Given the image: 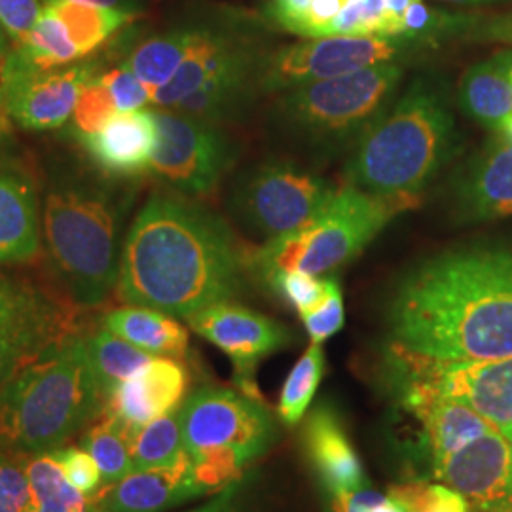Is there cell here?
Segmentation results:
<instances>
[{
	"instance_id": "cell-45",
	"label": "cell",
	"mask_w": 512,
	"mask_h": 512,
	"mask_svg": "<svg viewBox=\"0 0 512 512\" xmlns=\"http://www.w3.org/2000/svg\"><path fill=\"white\" fill-rule=\"evenodd\" d=\"M465 38L476 42H497L512 48V14L497 16L490 19H476L475 23L465 31Z\"/></svg>"
},
{
	"instance_id": "cell-47",
	"label": "cell",
	"mask_w": 512,
	"mask_h": 512,
	"mask_svg": "<svg viewBox=\"0 0 512 512\" xmlns=\"http://www.w3.org/2000/svg\"><path fill=\"white\" fill-rule=\"evenodd\" d=\"M84 2H93V4L110 6V8H120V10H129V12H135V8H137V0H84Z\"/></svg>"
},
{
	"instance_id": "cell-38",
	"label": "cell",
	"mask_w": 512,
	"mask_h": 512,
	"mask_svg": "<svg viewBox=\"0 0 512 512\" xmlns=\"http://www.w3.org/2000/svg\"><path fill=\"white\" fill-rule=\"evenodd\" d=\"M0 512H35L23 459L0 452Z\"/></svg>"
},
{
	"instance_id": "cell-18",
	"label": "cell",
	"mask_w": 512,
	"mask_h": 512,
	"mask_svg": "<svg viewBox=\"0 0 512 512\" xmlns=\"http://www.w3.org/2000/svg\"><path fill=\"white\" fill-rule=\"evenodd\" d=\"M435 476L480 512H512V450L503 431L440 459Z\"/></svg>"
},
{
	"instance_id": "cell-32",
	"label": "cell",
	"mask_w": 512,
	"mask_h": 512,
	"mask_svg": "<svg viewBox=\"0 0 512 512\" xmlns=\"http://www.w3.org/2000/svg\"><path fill=\"white\" fill-rule=\"evenodd\" d=\"M16 50L27 63L42 71L67 67L82 59L65 23L46 6L33 31L16 42Z\"/></svg>"
},
{
	"instance_id": "cell-1",
	"label": "cell",
	"mask_w": 512,
	"mask_h": 512,
	"mask_svg": "<svg viewBox=\"0 0 512 512\" xmlns=\"http://www.w3.org/2000/svg\"><path fill=\"white\" fill-rule=\"evenodd\" d=\"M391 351L439 363L512 357V247L482 243L429 256L387 308Z\"/></svg>"
},
{
	"instance_id": "cell-5",
	"label": "cell",
	"mask_w": 512,
	"mask_h": 512,
	"mask_svg": "<svg viewBox=\"0 0 512 512\" xmlns=\"http://www.w3.org/2000/svg\"><path fill=\"white\" fill-rule=\"evenodd\" d=\"M120 203L105 186L63 181L48 190L42 236L55 272L76 306L105 302L120 275Z\"/></svg>"
},
{
	"instance_id": "cell-25",
	"label": "cell",
	"mask_w": 512,
	"mask_h": 512,
	"mask_svg": "<svg viewBox=\"0 0 512 512\" xmlns=\"http://www.w3.org/2000/svg\"><path fill=\"white\" fill-rule=\"evenodd\" d=\"M512 48L478 61L459 80L461 110L484 128L499 131L512 116Z\"/></svg>"
},
{
	"instance_id": "cell-53",
	"label": "cell",
	"mask_w": 512,
	"mask_h": 512,
	"mask_svg": "<svg viewBox=\"0 0 512 512\" xmlns=\"http://www.w3.org/2000/svg\"><path fill=\"white\" fill-rule=\"evenodd\" d=\"M511 76H512V69H511Z\"/></svg>"
},
{
	"instance_id": "cell-29",
	"label": "cell",
	"mask_w": 512,
	"mask_h": 512,
	"mask_svg": "<svg viewBox=\"0 0 512 512\" xmlns=\"http://www.w3.org/2000/svg\"><path fill=\"white\" fill-rule=\"evenodd\" d=\"M21 459L35 512H103L99 497L76 490L50 454Z\"/></svg>"
},
{
	"instance_id": "cell-44",
	"label": "cell",
	"mask_w": 512,
	"mask_h": 512,
	"mask_svg": "<svg viewBox=\"0 0 512 512\" xmlns=\"http://www.w3.org/2000/svg\"><path fill=\"white\" fill-rule=\"evenodd\" d=\"M310 6L311 0H270L266 6V18L277 29L300 38Z\"/></svg>"
},
{
	"instance_id": "cell-51",
	"label": "cell",
	"mask_w": 512,
	"mask_h": 512,
	"mask_svg": "<svg viewBox=\"0 0 512 512\" xmlns=\"http://www.w3.org/2000/svg\"><path fill=\"white\" fill-rule=\"evenodd\" d=\"M505 437H507V439H509V442H511V450H512V427H511V429H507V431H505Z\"/></svg>"
},
{
	"instance_id": "cell-40",
	"label": "cell",
	"mask_w": 512,
	"mask_h": 512,
	"mask_svg": "<svg viewBox=\"0 0 512 512\" xmlns=\"http://www.w3.org/2000/svg\"><path fill=\"white\" fill-rule=\"evenodd\" d=\"M300 319L308 330L311 342H315V344H323L336 332H340L344 327V321H346L344 294L340 289V283L334 279L327 300L317 310L311 311Z\"/></svg>"
},
{
	"instance_id": "cell-41",
	"label": "cell",
	"mask_w": 512,
	"mask_h": 512,
	"mask_svg": "<svg viewBox=\"0 0 512 512\" xmlns=\"http://www.w3.org/2000/svg\"><path fill=\"white\" fill-rule=\"evenodd\" d=\"M99 76L109 86L116 109H145L147 103H152V90L131 73L128 67L122 65V67H116L109 73L99 74Z\"/></svg>"
},
{
	"instance_id": "cell-46",
	"label": "cell",
	"mask_w": 512,
	"mask_h": 512,
	"mask_svg": "<svg viewBox=\"0 0 512 512\" xmlns=\"http://www.w3.org/2000/svg\"><path fill=\"white\" fill-rule=\"evenodd\" d=\"M243 482L245 480L239 478L224 490L217 492V495L200 509L190 512H245L243 511Z\"/></svg>"
},
{
	"instance_id": "cell-37",
	"label": "cell",
	"mask_w": 512,
	"mask_h": 512,
	"mask_svg": "<svg viewBox=\"0 0 512 512\" xmlns=\"http://www.w3.org/2000/svg\"><path fill=\"white\" fill-rule=\"evenodd\" d=\"M332 37H387L385 0H346Z\"/></svg>"
},
{
	"instance_id": "cell-35",
	"label": "cell",
	"mask_w": 512,
	"mask_h": 512,
	"mask_svg": "<svg viewBox=\"0 0 512 512\" xmlns=\"http://www.w3.org/2000/svg\"><path fill=\"white\" fill-rule=\"evenodd\" d=\"M264 283L277 296L287 300L300 317L317 310L330 293L334 277L304 274V272H279L264 279Z\"/></svg>"
},
{
	"instance_id": "cell-33",
	"label": "cell",
	"mask_w": 512,
	"mask_h": 512,
	"mask_svg": "<svg viewBox=\"0 0 512 512\" xmlns=\"http://www.w3.org/2000/svg\"><path fill=\"white\" fill-rule=\"evenodd\" d=\"M325 370V351L323 344L311 342L310 348L302 353L293 370L289 372L281 397L277 404L279 418L287 425H296L308 412L311 401L317 393V387L323 380Z\"/></svg>"
},
{
	"instance_id": "cell-20",
	"label": "cell",
	"mask_w": 512,
	"mask_h": 512,
	"mask_svg": "<svg viewBox=\"0 0 512 512\" xmlns=\"http://www.w3.org/2000/svg\"><path fill=\"white\" fill-rule=\"evenodd\" d=\"M90 160L112 177H139L150 173L158 147L154 110H118L90 137L78 139Z\"/></svg>"
},
{
	"instance_id": "cell-8",
	"label": "cell",
	"mask_w": 512,
	"mask_h": 512,
	"mask_svg": "<svg viewBox=\"0 0 512 512\" xmlns=\"http://www.w3.org/2000/svg\"><path fill=\"white\" fill-rule=\"evenodd\" d=\"M416 196H380L344 184L298 230L264 241L249 255V270L262 281L279 272L325 275L348 264L385 226L416 207Z\"/></svg>"
},
{
	"instance_id": "cell-42",
	"label": "cell",
	"mask_w": 512,
	"mask_h": 512,
	"mask_svg": "<svg viewBox=\"0 0 512 512\" xmlns=\"http://www.w3.org/2000/svg\"><path fill=\"white\" fill-rule=\"evenodd\" d=\"M42 10L40 0H0V27L6 37L19 42L33 31Z\"/></svg>"
},
{
	"instance_id": "cell-10",
	"label": "cell",
	"mask_w": 512,
	"mask_h": 512,
	"mask_svg": "<svg viewBox=\"0 0 512 512\" xmlns=\"http://www.w3.org/2000/svg\"><path fill=\"white\" fill-rule=\"evenodd\" d=\"M188 458L230 456L245 467L275 439L270 410L243 391L209 385L194 391L179 408Z\"/></svg>"
},
{
	"instance_id": "cell-16",
	"label": "cell",
	"mask_w": 512,
	"mask_h": 512,
	"mask_svg": "<svg viewBox=\"0 0 512 512\" xmlns=\"http://www.w3.org/2000/svg\"><path fill=\"white\" fill-rule=\"evenodd\" d=\"M186 323L234 363L241 391L256 399V366L291 342L289 330L281 323L234 302H219L203 308L190 315Z\"/></svg>"
},
{
	"instance_id": "cell-48",
	"label": "cell",
	"mask_w": 512,
	"mask_h": 512,
	"mask_svg": "<svg viewBox=\"0 0 512 512\" xmlns=\"http://www.w3.org/2000/svg\"><path fill=\"white\" fill-rule=\"evenodd\" d=\"M439 2L458 4V6H478V4H494V2H509V0H439Z\"/></svg>"
},
{
	"instance_id": "cell-2",
	"label": "cell",
	"mask_w": 512,
	"mask_h": 512,
	"mask_svg": "<svg viewBox=\"0 0 512 512\" xmlns=\"http://www.w3.org/2000/svg\"><path fill=\"white\" fill-rule=\"evenodd\" d=\"M249 255L230 226L181 194H154L122 247L116 291L126 304L190 315L230 302L243 287Z\"/></svg>"
},
{
	"instance_id": "cell-34",
	"label": "cell",
	"mask_w": 512,
	"mask_h": 512,
	"mask_svg": "<svg viewBox=\"0 0 512 512\" xmlns=\"http://www.w3.org/2000/svg\"><path fill=\"white\" fill-rule=\"evenodd\" d=\"M80 446L97 463L103 476V488L114 486L133 471L129 435L109 416L84 433Z\"/></svg>"
},
{
	"instance_id": "cell-15",
	"label": "cell",
	"mask_w": 512,
	"mask_h": 512,
	"mask_svg": "<svg viewBox=\"0 0 512 512\" xmlns=\"http://www.w3.org/2000/svg\"><path fill=\"white\" fill-rule=\"evenodd\" d=\"M408 385L471 406L499 431L512 427V357L480 363H439L393 351Z\"/></svg>"
},
{
	"instance_id": "cell-50",
	"label": "cell",
	"mask_w": 512,
	"mask_h": 512,
	"mask_svg": "<svg viewBox=\"0 0 512 512\" xmlns=\"http://www.w3.org/2000/svg\"><path fill=\"white\" fill-rule=\"evenodd\" d=\"M6 48H8V37H6V33H4V29L0 27V55L6 52Z\"/></svg>"
},
{
	"instance_id": "cell-21",
	"label": "cell",
	"mask_w": 512,
	"mask_h": 512,
	"mask_svg": "<svg viewBox=\"0 0 512 512\" xmlns=\"http://www.w3.org/2000/svg\"><path fill=\"white\" fill-rule=\"evenodd\" d=\"M200 495L192 476V463L184 454L165 469L131 471L97 497L103 512H162Z\"/></svg>"
},
{
	"instance_id": "cell-9",
	"label": "cell",
	"mask_w": 512,
	"mask_h": 512,
	"mask_svg": "<svg viewBox=\"0 0 512 512\" xmlns=\"http://www.w3.org/2000/svg\"><path fill=\"white\" fill-rule=\"evenodd\" d=\"M338 184L291 160H268L247 169L232 190L230 207L255 238L270 241L313 219Z\"/></svg>"
},
{
	"instance_id": "cell-17",
	"label": "cell",
	"mask_w": 512,
	"mask_h": 512,
	"mask_svg": "<svg viewBox=\"0 0 512 512\" xmlns=\"http://www.w3.org/2000/svg\"><path fill=\"white\" fill-rule=\"evenodd\" d=\"M446 200L459 224L512 215V141L495 133L459 165L446 186Z\"/></svg>"
},
{
	"instance_id": "cell-30",
	"label": "cell",
	"mask_w": 512,
	"mask_h": 512,
	"mask_svg": "<svg viewBox=\"0 0 512 512\" xmlns=\"http://www.w3.org/2000/svg\"><path fill=\"white\" fill-rule=\"evenodd\" d=\"M86 346L93 374L97 378L105 401L116 385L128 380L129 376H133L139 368H143L148 361L154 359V355L135 348L133 344L107 329H101L88 336Z\"/></svg>"
},
{
	"instance_id": "cell-4",
	"label": "cell",
	"mask_w": 512,
	"mask_h": 512,
	"mask_svg": "<svg viewBox=\"0 0 512 512\" xmlns=\"http://www.w3.org/2000/svg\"><path fill=\"white\" fill-rule=\"evenodd\" d=\"M105 406L86 338L73 336L0 387V452L50 454Z\"/></svg>"
},
{
	"instance_id": "cell-14",
	"label": "cell",
	"mask_w": 512,
	"mask_h": 512,
	"mask_svg": "<svg viewBox=\"0 0 512 512\" xmlns=\"http://www.w3.org/2000/svg\"><path fill=\"white\" fill-rule=\"evenodd\" d=\"M97 74L95 63H80L42 71L27 63L18 50L2 65L4 109L29 131L61 128L73 116L82 86Z\"/></svg>"
},
{
	"instance_id": "cell-12",
	"label": "cell",
	"mask_w": 512,
	"mask_h": 512,
	"mask_svg": "<svg viewBox=\"0 0 512 512\" xmlns=\"http://www.w3.org/2000/svg\"><path fill=\"white\" fill-rule=\"evenodd\" d=\"M73 306L37 283L0 272V387L76 336Z\"/></svg>"
},
{
	"instance_id": "cell-23",
	"label": "cell",
	"mask_w": 512,
	"mask_h": 512,
	"mask_svg": "<svg viewBox=\"0 0 512 512\" xmlns=\"http://www.w3.org/2000/svg\"><path fill=\"white\" fill-rule=\"evenodd\" d=\"M40 215L31 177L0 165V264L29 262L40 251Z\"/></svg>"
},
{
	"instance_id": "cell-49",
	"label": "cell",
	"mask_w": 512,
	"mask_h": 512,
	"mask_svg": "<svg viewBox=\"0 0 512 512\" xmlns=\"http://www.w3.org/2000/svg\"><path fill=\"white\" fill-rule=\"evenodd\" d=\"M495 133H499V135H503V137H507V139H511L512 141V116L509 120H505V124L499 128V131H495Z\"/></svg>"
},
{
	"instance_id": "cell-6",
	"label": "cell",
	"mask_w": 512,
	"mask_h": 512,
	"mask_svg": "<svg viewBox=\"0 0 512 512\" xmlns=\"http://www.w3.org/2000/svg\"><path fill=\"white\" fill-rule=\"evenodd\" d=\"M403 76V65L389 61L279 93L274 128L310 154L336 156L355 147L395 101Z\"/></svg>"
},
{
	"instance_id": "cell-3",
	"label": "cell",
	"mask_w": 512,
	"mask_h": 512,
	"mask_svg": "<svg viewBox=\"0 0 512 512\" xmlns=\"http://www.w3.org/2000/svg\"><path fill=\"white\" fill-rule=\"evenodd\" d=\"M458 150V126L442 86L416 78L351 148L344 179L370 194L420 198Z\"/></svg>"
},
{
	"instance_id": "cell-28",
	"label": "cell",
	"mask_w": 512,
	"mask_h": 512,
	"mask_svg": "<svg viewBox=\"0 0 512 512\" xmlns=\"http://www.w3.org/2000/svg\"><path fill=\"white\" fill-rule=\"evenodd\" d=\"M44 6L65 23L82 57L97 52L109 38L137 18V12L84 0H46Z\"/></svg>"
},
{
	"instance_id": "cell-52",
	"label": "cell",
	"mask_w": 512,
	"mask_h": 512,
	"mask_svg": "<svg viewBox=\"0 0 512 512\" xmlns=\"http://www.w3.org/2000/svg\"><path fill=\"white\" fill-rule=\"evenodd\" d=\"M4 107V101H2V93H0V110Z\"/></svg>"
},
{
	"instance_id": "cell-7",
	"label": "cell",
	"mask_w": 512,
	"mask_h": 512,
	"mask_svg": "<svg viewBox=\"0 0 512 512\" xmlns=\"http://www.w3.org/2000/svg\"><path fill=\"white\" fill-rule=\"evenodd\" d=\"M270 52L243 21H207L179 71L152 92L156 109L179 110L217 124L241 114L260 92V69Z\"/></svg>"
},
{
	"instance_id": "cell-26",
	"label": "cell",
	"mask_w": 512,
	"mask_h": 512,
	"mask_svg": "<svg viewBox=\"0 0 512 512\" xmlns=\"http://www.w3.org/2000/svg\"><path fill=\"white\" fill-rule=\"evenodd\" d=\"M103 329L154 357L183 359L190 346L188 330L169 313L126 304L103 317Z\"/></svg>"
},
{
	"instance_id": "cell-22",
	"label": "cell",
	"mask_w": 512,
	"mask_h": 512,
	"mask_svg": "<svg viewBox=\"0 0 512 512\" xmlns=\"http://www.w3.org/2000/svg\"><path fill=\"white\" fill-rule=\"evenodd\" d=\"M406 403L423 423L433 465L473 440L499 431L492 421L482 418L471 406L414 385H406Z\"/></svg>"
},
{
	"instance_id": "cell-36",
	"label": "cell",
	"mask_w": 512,
	"mask_h": 512,
	"mask_svg": "<svg viewBox=\"0 0 512 512\" xmlns=\"http://www.w3.org/2000/svg\"><path fill=\"white\" fill-rule=\"evenodd\" d=\"M116 112L118 109L109 86L103 82L99 74H95L82 86L73 116H71L76 137L84 139L97 133Z\"/></svg>"
},
{
	"instance_id": "cell-27",
	"label": "cell",
	"mask_w": 512,
	"mask_h": 512,
	"mask_svg": "<svg viewBox=\"0 0 512 512\" xmlns=\"http://www.w3.org/2000/svg\"><path fill=\"white\" fill-rule=\"evenodd\" d=\"M198 33L200 23H186L160 35L148 37L129 52L122 65L128 67L131 73L154 92L165 86L179 71L184 57L194 46Z\"/></svg>"
},
{
	"instance_id": "cell-39",
	"label": "cell",
	"mask_w": 512,
	"mask_h": 512,
	"mask_svg": "<svg viewBox=\"0 0 512 512\" xmlns=\"http://www.w3.org/2000/svg\"><path fill=\"white\" fill-rule=\"evenodd\" d=\"M50 456L57 461L67 480L82 494L97 495L103 488V476L92 456L82 446H59Z\"/></svg>"
},
{
	"instance_id": "cell-31",
	"label": "cell",
	"mask_w": 512,
	"mask_h": 512,
	"mask_svg": "<svg viewBox=\"0 0 512 512\" xmlns=\"http://www.w3.org/2000/svg\"><path fill=\"white\" fill-rule=\"evenodd\" d=\"M133 471L165 469L183 458V429L179 410L137 429L129 439Z\"/></svg>"
},
{
	"instance_id": "cell-43",
	"label": "cell",
	"mask_w": 512,
	"mask_h": 512,
	"mask_svg": "<svg viewBox=\"0 0 512 512\" xmlns=\"http://www.w3.org/2000/svg\"><path fill=\"white\" fill-rule=\"evenodd\" d=\"M346 0H311L300 38L332 37L336 19L340 18Z\"/></svg>"
},
{
	"instance_id": "cell-24",
	"label": "cell",
	"mask_w": 512,
	"mask_h": 512,
	"mask_svg": "<svg viewBox=\"0 0 512 512\" xmlns=\"http://www.w3.org/2000/svg\"><path fill=\"white\" fill-rule=\"evenodd\" d=\"M311 465L332 497L365 488L363 465L349 437L329 406H319L304 429Z\"/></svg>"
},
{
	"instance_id": "cell-13",
	"label": "cell",
	"mask_w": 512,
	"mask_h": 512,
	"mask_svg": "<svg viewBox=\"0 0 512 512\" xmlns=\"http://www.w3.org/2000/svg\"><path fill=\"white\" fill-rule=\"evenodd\" d=\"M416 46V42L404 38H300L266 55L260 69V92L279 95L380 63L399 61Z\"/></svg>"
},
{
	"instance_id": "cell-11",
	"label": "cell",
	"mask_w": 512,
	"mask_h": 512,
	"mask_svg": "<svg viewBox=\"0 0 512 512\" xmlns=\"http://www.w3.org/2000/svg\"><path fill=\"white\" fill-rule=\"evenodd\" d=\"M158 147L150 165L152 177L186 198H207L238 160L234 141L211 122L179 110L154 109Z\"/></svg>"
},
{
	"instance_id": "cell-19",
	"label": "cell",
	"mask_w": 512,
	"mask_h": 512,
	"mask_svg": "<svg viewBox=\"0 0 512 512\" xmlns=\"http://www.w3.org/2000/svg\"><path fill=\"white\" fill-rule=\"evenodd\" d=\"M188 370L179 359L154 357L128 380L116 385L105 401V412L131 435L156 418L183 406Z\"/></svg>"
}]
</instances>
